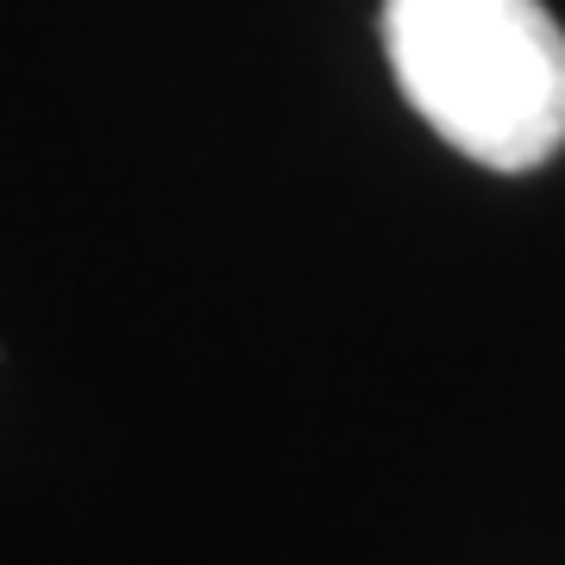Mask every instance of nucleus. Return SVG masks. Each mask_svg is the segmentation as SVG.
Masks as SVG:
<instances>
[{
  "instance_id": "1",
  "label": "nucleus",
  "mask_w": 565,
  "mask_h": 565,
  "mask_svg": "<svg viewBox=\"0 0 565 565\" xmlns=\"http://www.w3.org/2000/svg\"><path fill=\"white\" fill-rule=\"evenodd\" d=\"M384 51L471 163L534 170L565 145V32L541 0H384Z\"/></svg>"
}]
</instances>
